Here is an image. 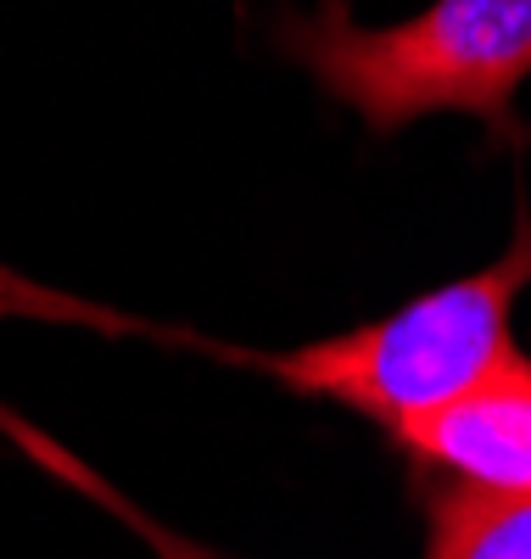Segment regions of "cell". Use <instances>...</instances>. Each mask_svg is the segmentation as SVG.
Masks as SVG:
<instances>
[{"label":"cell","instance_id":"cell-5","mask_svg":"<svg viewBox=\"0 0 531 559\" xmlns=\"http://www.w3.org/2000/svg\"><path fill=\"white\" fill-rule=\"evenodd\" d=\"M0 426H7V431H12V437H17V442H23V448H28L34 459H39V464H57V471H62L68 481H79V487H84L90 498H102L107 509H118V515H123V521H129V526H134L140 537H146V543L157 548V559H208L202 548H190V543H185L179 532H168V526L146 521V515H140V509H129V503H123V498H118V492H113L107 481H95L90 471H79V464H73V459H68V453H62L57 442H45V437H34V431L23 426V419H12V414H0Z\"/></svg>","mask_w":531,"mask_h":559},{"label":"cell","instance_id":"cell-1","mask_svg":"<svg viewBox=\"0 0 531 559\" xmlns=\"http://www.w3.org/2000/svg\"><path fill=\"white\" fill-rule=\"evenodd\" d=\"M280 51L375 134L425 112L509 129L515 90L531 79V0H430L392 28H364L347 0H319L308 17H280Z\"/></svg>","mask_w":531,"mask_h":559},{"label":"cell","instance_id":"cell-2","mask_svg":"<svg viewBox=\"0 0 531 559\" xmlns=\"http://www.w3.org/2000/svg\"><path fill=\"white\" fill-rule=\"evenodd\" d=\"M526 286H531V224L520 218L509 252L493 258L487 269L425 292L409 308L358 324L347 336L252 364L285 386L335 397L380 419L392 437H403L409 426L453 408L459 397L481 392L526 358L509 336V319Z\"/></svg>","mask_w":531,"mask_h":559},{"label":"cell","instance_id":"cell-4","mask_svg":"<svg viewBox=\"0 0 531 559\" xmlns=\"http://www.w3.org/2000/svg\"><path fill=\"white\" fill-rule=\"evenodd\" d=\"M425 559H531V492L475 481L437 487Z\"/></svg>","mask_w":531,"mask_h":559},{"label":"cell","instance_id":"cell-3","mask_svg":"<svg viewBox=\"0 0 531 559\" xmlns=\"http://www.w3.org/2000/svg\"><path fill=\"white\" fill-rule=\"evenodd\" d=\"M453 481L531 492V358L398 437Z\"/></svg>","mask_w":531,"mask_h":559}]
</instances>
